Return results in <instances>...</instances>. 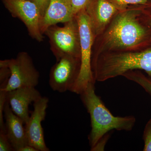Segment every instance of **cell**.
Instances as JSON below:
<instances>
[{
    "instance_id": "cell-1",
    "label": "cell",
    "mask_w": 151,
    "mask_h": 151,
    "mask_svg": "<svg viewBox=\"0 0 151 151\" xmlns=\"http://www.w3.org/2000/svg\"><path fill=\"white\" fill-rule=\"evenodd\" d=\"M94 84L89 83L80 94L91 119V130L88 137L91 149L112 130L131 131L136 122L133 116H113L95 93Z\"/></svg>"
},
{
    "instance_id": "cell-2",
    "label": "cell",
    "mask_w": 151,
    "mask_h": 151,
    "mask_svg": "<svg viewBox=\"0 0 151 151\" xmlns=\"http://www.w3.org/2000/svg\"><path fill=\"white\" fill-rule=\"evenodd\" d=\"M95 80L103 81L130 70H144L151 78V44L137 52H107L92 60Z\"/></svg>"
},
{
    "instance_id": "cell-3",
    "label": "cell",
    "mask_w": 151,
    "mask_h": 151,
    "mask_svg": "<svg viewBox=\"0 0 151 151\" xmlns=\"http://www.w3.org/2000/svg\"><path fill=\"white\" fill-rule=\"evenodd\" d=\"M150 44V30L140 23L136 14L129 11L119 14L114 19L104 36V49L101 51L123 50Z\"/></svg>"
},
{
    "instance_id": "cell-4",
    "label": "cell",
    "mask_w": 151,
    "mask_h": 151,
    "mask_svg": "<svg viewBox=\"0 0 151 151\" xmlns=\"http://www.w3.org/2000/svg\"><path fill=\"white\" fill-rule=\"evenodd\" d=\"M80 44L81 68L77 81L71 92L80 94L89 83H95L92 68V47L94 32L91 19L85 9L76 14Z\"/></svg>"
},
{
    "instance_id": "cell-5",
    "label": "cell",
    "mask_w": 151,
    "mask_h": 151,
    "mask_svg": "<svg viewBox=\"0 0 151 151\" xmlns=\"http://www.w3.org/2000/svg\"><path fill=\"white\" fill-rule=\"evenodd\" d=\"M62 27L52 26L45 31L52 53L58 60L65 55L80 58V44L78 23L75 17Z\"/></svg>"
},
{
    "instance_id": "cell-6",
    "label": "cell",
    "mask_w": 151,
    "mask_h": 151,
    "mask_svg": "<svg viewBox=\"0 0 151 151\" xmlns=\"http://www.w3.org/2000/svg\"><path fill=\"white\" fill-rule=\"evenodd\" d=\"M8 68L11 74L3 90L6 92L24 87H36L39 81V72L27 52H19L15 58L0 61V67Z\"/></svg>"
},
{
    "instance_id": "cell-7",
    "label": "cell",
    "mask_w": 151,
    "mask_h": 151,
    "mask_svg": "<svg viewBox=\"0 0 151 151\" xmlns=\"http://www.w3.org/2000/svg\"><path fill=\"white\" fill-rule=\"evenodd\" d=\"M81 58L65 55L57 60L51 68L49 84L51 89L60 93L71 92L80 73Z\"/></svg>"
},
{
    "instance_id": "cell-8",
    "label": "cell",
    "mask_w": 151,
    "mask_h": 151,
    "mask_svg": "<svg viewBox=\"0 0 151 151\" xmlns=\"http://www.w3.org/2000/svg\"><path fill=\"white\" fill-rule=\"evenodd\" d=\"M1 1L12 15L18 18L24 23L32 38L38 42L43 40V34L40 29L42 17L34 3L30 0Z\"/></svg>"
},
{
    "instance_id": "cell-9",
    "label": "cell",
    "mask_w": 151,
    "mask_h": 151,
    "mask_svg": "<svg viewBox=\"0 0 151 151\" xmlns=\"http://www.w3.org/2000/svg\"><path fill=\"white\" fill-rule=\"evenodd\" d=\"M49 99L42 97L34 103V110L25 124V129L29 145L39 151H49L45 141L42 122L45 120Z\"/></svg>"
},
{
    "instance_id": "cell-10",
    "label": "cell",
    "mask_w": 151,
    "mask_h": 151,
    "mask_svg": "<svg viewBox=\"0 0 151 151\" xmlns=\"http://www.w3.org/2000/svg\"><path fill=\"white\" fill-rule=\"evenodd\" d=\"M42 97L35 87H24L7 92V100L14 113L25 124L30 117V104Z\"/></svg>"
},
{
    "instance_id": "cell-11",
    "label": "cell",
    "mask_w": 151,
    "mask_h": 151,
    "mask_svg": "<svg viewBox=\"0 0 151 151\" xmlns=\"http://www.w3.org/2000/svg\"><path fill=\"white\" fill-rule=\"evenodd\" d=\"M75 17L70 0H50L41 21V31L43 34L52 26L65 23Z\"/></svg>"
},
{
    "instance_id": "cell-12",
    "label": "cell",
    "mask_w": 151,
    "mask_h": 151,
    "mask_svg": "<svg viewBox=\"0 0 151 151\" xmlns=\"http://www.w3.org/2000/svg\"><path fill=\"white\" fill-rule=\"evenodd\" d=\"M4 117L7 136L14 151H19L28 144L24 123L14 113L7 100L4 109Z\"/></svg>"
},
{
    "instance_id": "cell-13",
    "label": "cell",
    "mask_w": 151,
    "mask_h": 151,
    "mask_svg": "<svg viewBox=\"0 0 151 151\" xmlns=\"http://www.w3.org/2000/svg\"><path fill=\"white\" fill-rule=\"evenodd\" d=\"M91 19L94 33L98 32L109 22L117 12L113 4L107 0L90 1L85 9Z\"/></svg>"
},
{
    "instance_id": "cell-14",
    "label": "cell",
    "mask_w": 151,
    "mask_h": 151,
    "mask_svg": "<svg viewBox=\"0 0 151 151\" xmlns=\"http://www.w3.org/2000/svg\"><path fill=\"white\" fill-rule=\"evenodd\" d=\"M123 76L139 84L151 96V78L138 70H130L124 73Z\"/></svg>"
},
{
    "instance_id": "cell-15",
    "label": "cell",
    "mask_w": 151,
    "mask_h": 151,
    "mask_svg": "<svg viewBox=\"0 0 151 151\" xmlns=\"http://www.w3.org/2000/svg\"><path fill=\"white\" fill-rule=\"evenodd\" d=\"M143 139L144 142V151H151V119L146 124L144 132Z\"/></svg>"
},
{
    "instance_id": "cell-16",
    "label": "cell",
    "mask_w": 151,
    "mask_h": 151,
    "mask_svg": "<svg viewBox=\"0 0 151 151\" xmlns=\"http://www.w3.org/2000/svg\"><path fill=\"white\" fill-rule=\"evenodd\" d=\"M14 151L5 132H0V151Z\"/></svg>"
},
{
    "instance_id": "cell-17",
    "label": "cell",
    "mask_w": 151,
    "mask_h": 151,
    "mask_svg": "<svg viewBox=\"0 0 151 151\" xmlns=\"http://www.w3.org/2000/svg\"><path fill=\"white\" fill-rule=\"evenodd\" d=\"M91 0H70L73 14L75 16L80 11L86 8Z\"/></svg>"
},
{
    "instance_id": "cell-18",
    "label": "cell",
    "mask_w": 151,
    "mask_h": 151,
    "mask_svg": "<svg viewBox=\"0 0 151 151\" xmlns=\"http://www.w3.org/2000/svg\"><path fill=\"white\" fill-rule=\"evenodd\" d=\"M36 5L40 11L42 17H43L50 0H30Z\"/></svg>"
},
{
    "instance_id": "cell-19",
    "label": "cell",
    "mask_w": 151,
    "mask_h": 151,
    "mask_svg": "<svg viewBox=\"0 0 151 151\" xmlns=\"http://www.w3.org/2000/svg\"><path fill=\"white\" fill-rule=\"evenodd\" d=\"M119 5H127L130 4H145L150 0H114Z\"/></svg>"
},
{
    "instance_id": "cell-20",
    "label": "cell",
    "mask_w": 151,
    "mask_h": 151,
    "mask_svg": "<svg viewBox=\"0 0 151 151\" xmlns=\"http://www.w3.org/2000/svg\"><path fill=\"white\" fill-rule=\"evenodd\" d=\"M144 14L145 25L151 33V5L149 6L148 9H146Z\"/></svg>"
},
{
    "instance_id": "cell-21",
    "label": "cell",
    "mask_w": 151,
    "mask_h": 151,
    "mask_svg": "<svg viewBox=\"0 0 151 151\" xmlns=\"http://www.w3.org/2000/svg\"><path fill=\"white\" fill-rule=\"evenodd\" d=\"M19 151H39L37 149H36L34 147L30 145H28L24 146L23 147L20 149Z\"/></svg>"
}]
</instances>
